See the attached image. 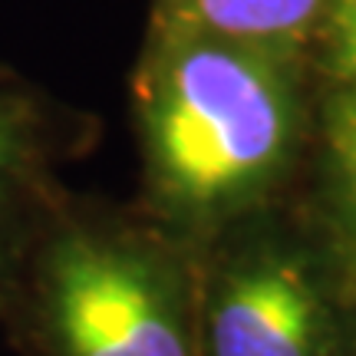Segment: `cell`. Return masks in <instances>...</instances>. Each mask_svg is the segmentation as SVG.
Here are the masks:
<instances>
[{"label": "cell", "instance_id": "obj_1", "mask_svg": "<svg viewBox=\"0 0 356 356\" xmlns=\"http://www.w3.org/2000/svg\"><path fill=\"white\" fill-rule=\"evenodd\" d=\"M291 139L280 76L254 56L198 47L168 66L149 106V145L162 188L198 211L261 188Z\"/></svg>", "mask_w": 356, "mask_h": 356}, {"label": "cell", "instance_id": "obj_2", "mask_svg": "<svg viewBox=\"0 0 356 356\" xmlns=\"http://www.w3.org/2000/svg\"><path fill=\"white\" fill-rule=\"evenodd\" d=\"M47 317L56 356H198L188 320L152 264L89 238L60 248Z\"/></svg>", "mask_w": 356, "mask_h": 356}, {"label": "cell", "instance_id": "obj_3", "mask_svg": "<svg viewBox=\"0 0 356 356\" xmlns=\"http://www.w3.org/2000/svg\"><path fill=\"white\" fill-rule=\"evenodd\" d=\"M208 356H323V310L300 267L261 257L218 287Z\"/></svg>", "mask_w": 356, "mask_h": 356}, {"label": "cell", "instance_id": "obj_4", "mask_svg": "<svg viewBox=\"0 0 356 356\" xmlns=\"http://www.w3.org/2000/svg\"><path fill=\"white\" fill-rule=\"evenodd\" d=\"M191 10L231 37H277L307 24L323 0H188Z\"/></svg>", "mask_w": 356, "mask_h": 356}, {"label": "cell", "instance_id": "obj_5", "mask_svg": "<svg viewBox=\"0 0 356 356\" xmlns=\"http://www.w3.org/2000/svg\"><path fill=\"white\" fill-rule=\"evenodd\" d=\"M333 63L346 79H356V0H337L330 24Z\"/></svg>", "mask_w": 356, "mask_h": 356}, {"label": "cell", "instance_id": "obj_6", "mask_svg": "<svg viewBox=\"0 0 356 356\" xmlns=\"http://www.w3.org/2000/svg\"><path fill=\"white\" fill-rule=\"evenodd\" d=\"M333 149L340 155L346 178L356 175V92L340 99L337 113H333Z\"/></svg>", "mask_w": 356, "mask_h": 356}, {"label": "cell", "instance_id": "obj_7", "mask_svg": "<svg viewBox=\"0 0 356 356\" xmlns=\"http://www.w3.org/2000/svg\"><path fill=\"white\" fill-rule=\"evenodd\" d=\"M20 149V136H17V122L7 113H0V178L7 175V168L13 165Z\"/></svg>", "mask_w": 356, "mask_h": 356}, {"label": "cell", "instance_id": "obj_8", "mask_svg": "<svg viewBox=\"0 0 356 356\" xmlns=\"http://www.w3.org/2000/svg\"><path fill=\"white\" fill-rule=\"evenodd\" d=\"M350 185H353V191H356V175H350Z\"/></svg>", "mask_w": 356, "mask_h": 356}]
</instances>
